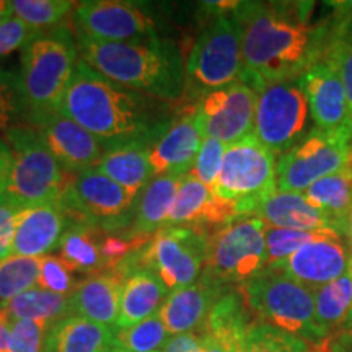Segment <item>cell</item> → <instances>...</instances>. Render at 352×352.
I'll use <instances>...</instances> for the list:
<instances>
[{"label":"cell","mask_w":352,"mask_h":352,"mask_svg":"<svg viewBox=\"0 0 352 352\" xmlns=\"http://www.w3.org/2000/svg\"><path fill=\"white\" fill-rule=\"evenodd\" d=\"M315 16V2H236L240 26L241 82L256 94L274 83L298 80L327 57L334 41V19Z\"/></svg>","instance_id":"1"},{"label":"cell","mask_w":352,"mask_h":352,"mask_svg":"<svg viewBox=\"0 0 352 352\" xmlns=\"http://www.w3.org/2000/svg\"><path fill=\"white\" fill-rule=\"evenodd\" d=\"M168 103L118 85L78 60L59 111L95 135L108 151L114 145L152 138L170 121Z\"/></svg>","instance_id":"2"},{"label":"cell","mask_w":352,"mask_h":352,"mask_svg":"<svg viewBox=\"0 0 352 352\" xmlns=\"http://www.w3.org/2000/svg\"><path fill=\"white\" fill-rule=\"evenodd\" d=\"M77 46L80 60L118 85L170 103L183 98L186 63L173 43L158 36L138 43H100L77 34Z\"/></svg>","instance_id":"3"},{"label":"cell","mask_w":352,"mask_h":352,"mask_svg":"<svg viewBox=\"0 0 352 352\" xmlns=\"http://www.w3.org/2000/svg\"><path fill=\"white\" fill-rule=\"evenodd\" d=\"M204 6L214 16L197 34L186 59V83L179 108H195L206 95L241 82L243 74L241 33L232 13L233 3L208 2Z\"/></svg>","instance_id":"4"},{"label":"cell","mask_w":352,"mask_h":352,"mask_svg":"<svg viewBox=\"0 0 352 352\" xmlns=\"http://www.w3.org/2000/svg\"><path fill=\"white\" fill-rule=\"evenodd\" d=\"M78 46L67 25L47 30L21 52L20 87L26 114L59 109L78 64Z\"/></svg>","instance_id":"5"},{"label":"cell","mask_w":352,"mask_h":352,"mask_svg":"<svg viewBox=\"0 0 352 352\" xmlns=\"http://www.w3.org/2000/svg\"><path fill=\"white\" fill-rule=\"evenodd\" d=\"M239 290L259 323L283 329L314 346H323L329 340L316 321L314 290L284 272L264 270Z\"/></svg>","instance_id":"6"},{"label":"cell","mask_w":352,"mask_h":352,"mask_svg":"<svg viewBox=\"0 0 352 352\" xmlns=\"http://www.w3.org/2000/svg\"><path fill=\"white\" fill-rule=\"evenodd\" d=\"M13 155L7 195L23 208L51 204L63 199L72 171H67L44 145L30 124H15L6 132Z\"/></svg>","instance_id":"7"},{"label":"cell","mask_w":352,"mask_h":352,"mask_svg":"<svg viewBox=\"0 0 352 352\" xmlns=\"http://www.w3.org/2000/svg\"><path fill=\"white\" fill-rule=\"evenodd\" d=\"M277 155L254 134L227 145L215 195L230 201L240 217L256 214L259 206L277 191Z\"/></svg>","instance_id":"8"},{"label":"cell","mask_w":352,"mask_h":352,"mask_svg":"<svg viewBox=\"0 0 352 352\" xmlns=\"http://www.w3.org/2000/svg\"><path fill=\"white\" fill-rule=\"evenodd\" d=\"M266 267V222L259 217H239L209 230L204 274L232 289L258 276Z\"/></svg>","instance_id":"9"},{"label":"cell","mask_w":352,"mask_h":352,"mask_svg":"<svg viewBox=\"0 0 352 352\" xmlns=\"http://www.w3.org/2000/svg\"><path fill=\"white\" fill-rule=\"evenodd\" d=\"M70 223L100 227L107 233L127 230L135 197L96 168L74 173L63 199Z\"/></svg>","instance_id":"10"},{"label":"cell","mask_w":352,"mask_h":352,"mask_svg":"<svg viewBox=\"0 0 352 352\" xmlns=\"http://www.w3.org/2000/svg\"><path fill=\"white\" fill-rule=\"evenodd\" d=\"M352 155L349 131H323L314 127L305 138L277 158V189L305 192L311 184L341 170Z\"/></svg>","instance_id":"11"},{"label":"cell","mask_w":352,"mask_h":352,"mask_svg":"<svg viewBox=\"0 0 352 352\" xmlns=\"http://www.w3.org/2000/svg\"><path fill=\"white\" fill-rule=\"evenodd\" d=\"M208 236L209 228L164 227L140 252V266L158 276L171 292L188 287L204 272Z\"/></svg>","instance_id":"12"},{"label":"cell","mask_w":352,"mask_h":352,"mask_svg":"<svg viewBox=\"0 0 352 352\" xmlns=\"http://www.w3.org/2000/svg\"><path fill=\"white\" fill-rule=\"evenodd\" d=\"M311 114L298 80L274 83L258 94L254 131L259 142L283 155L310 132Z\"/></svg>","instance_id":"13"},{"label":"cell","mask_w":352,"mask_h":352,"mask_svg":"<svg viewBox=\"0 0 352 352\" xmlns=\"http://www.w3.org/2000/svg\"><path fill=\"white\" fill-rule=\"evenodd\" d=\"M256 101V91L243 82L206 95L195 107V121L202 139L232 145L253 134Z\"/></svg>","instance_id":"14"},{"label":"cell","mask_w":352,"mask_h":352,"mask_svg":"<svg viewBox=\"0 0 352 352\" xmlns=\"http://www.w3.org/2000/svg\"><path fill=\"white\" fill-rule=\"evenodd\" d=\"M77 34L100 43H138L155 38L153 20L142 8L120 0H91L74 10Z\"/></svg>","instance_id":"15"},{"label":"cell","mask_w":352,"mask_h":352,"mask_svg":"<svg viewBox=\"0 0 352 352\" xmlns=\"http://www.w3.org/2000/svg\"><path fill=\"white\" fill-rule=\"evenodd\" d=\"M28 124L56 157V160L67 171L95 168L100 158L107 152L103 142L91 135L80 124L65 116L59 109L26 114Z\"/></svg>","instance_id":"16"},{"label":"cell","mask_w":352,"mask_h":352,"mask_svg":"<svg viewBox=\"0 0 352 352\" xmlns=\"http://www.w3.org/2000/svg\"><path fill=\"white\" fill-rule=\"evenodd\" d=\"M201 145L202 135L195 121V108H178L175 120L158 127L148 140V164L152 178L166 175H189L195 166Z\"/></svg>","instance_id":"17"},{"label":"cell","mask_w":352,"mask_h":352,"mask_svg":"<svg viewBox=\"0 0 352 352\" xmlns=\"http://www.w3.org/2000/svg\"><path fill=\"white\" fill-rule=\"evenodd\" d=\"M305 94L315 127L323 131H351L349 108L340 72L329 57H324L298 78Z\"/></svg>","instance_id":"18"},{"label":"cell","mask_w":352,"mask_h":352,"mask_svg":"<svg viewBox=\"0 0 352 352\" xmlns=\"http://www.w3.org/2000/svg\"><path fill=\"white\" fill-rule=\"evenodd\" d=\"M351 259L352 252L342 241V236L327 235L303 245L276 271L315 290L344 274Z\"/></svg>","instance_id":"19"},{"label":"cell","mask_w":352,"mask_h":352,"mask_svg":"<svg viewBox=\"0 0 352 352\" xmlns=\"http://www.w3.org/2000/svg\"><path fill=\"white\" fill-rule=\"evenodd\" d=\"M228 290L204 272L195 284L173 290L158 311L170 336L202 331L212 307Z\"/></svg>","instance_id":"20"},{"label":"cell","mask_w":352,"mask_h":352,"mask_svg":"<svg viewBox=\"0 0 352 352\" xmlns=\"http://www.w3.org/2000/svg\"><path fill=\"white\" fill-rule=\"evenodd\" d=\"M67 227L69 219L60 201L23 208L16 215L12 254L23 258L47 256L59 246Z\"/></svg>","instance_id":"21"},{"label":"cell","mask_w":352,"mask_h":352,"mask_svg":"<svg viewBox=\"0 0 352 352\" xmlns=\"http://www.w3.org/2000/svg\"><path fill=\"white\" fill-rule=\"evenodd\" d=\"M239 217L230 201L222 199L215 195L214 189L206 186L195 176L186 175L176 192L165 227L188 226L212 230Z\"/></svg>","instance_id":"22"},{"label":"cell","mask_w":352,"mask_h":352,"mask_svg":"<svg viewBox=\"0 0 352 352\" xmlns=\"http://www.w3.org/2000/svg\"><path fill=\"white\" fill-rule=\"evenodd\" d=\"M254 217L264 220L270 227L289 230L334 233L340 236H347L349 230V223L315 208L303 192H284L279 189L259 206Z\"/></svg>","instance_id":"23"},{"label":"cell","mask_w":352,"mask_h":352,"mask_svg":"<svg viewBox=\"0 0 352 352\" xmlns=\"http://www.w3.org/2000/svg\"><path fill=\"white\" fill-rule=\"evenodd\" d=\"M124 280L113 272L87 277L69 297L70 315L80 316L104 327H116Z\"/></svg>","instance_id":"24"},{"label":"cell","mask_w":352,"mask_h":352,"mask_svg":"<svg viewBox=\"0 0 352 352\" xmlns=\"http://www.w3.org/2000/svg\"><path fill=\"white\" fill-rule=\"evenodd\" d=\"M183 178L184 176L179 175L152 178L135 199L129 227L121 233L132 236H153L162 230L166 226V219Z\"/></svg>","instance_id":"25"},{"label":"cell","mask_w":352,"mask_h":352,"mask_svg":"<svg viewBox=\"0 0 352 352\" xmlns=\"http://www.w3.org/2000/svg\"><path fill=\"white\" fill-rule=\"evenodd\" d=\"M139 139L131 142L114 145L100 158L95 168L111 178L114 183L124 188L129 195L138 199L140 191L152 179L151 164H148V140Z\"/></svg>","instance_id":"26"},{"label":"cell","mask_w":352,"mask_h":352,"mask_svg":"<svg viewBox=\"0 0 352 352\" xmlns=\"http://www.w3.org/2000/svg\"><path fill=\"white\" fill-rule=\"evenodd\" d=\"M170 290L152 271L142 270L127 277L121 292L120 315L114 329H124L160 311Z\"/></svg>","instance_id":"27"},{"label":"cell","mask_w":352,"mask_h":352,"mask_svg":"<svg viewBox=\"0 0 352 352\" xmlns=\"http://www.w3.org/2000/svg\"><path fill=\"white\" fill-rule=\"evenodd\" d=\"M114 347V329L69 315L51 324L43 352H107Z\"/></svg>","instance_id":"28"},{"label":"cell","mask_w":352,"mask_h":352,"mask_svg":"<svg viewBox=\"0 0 352 352\" xmlns=\"http://www.w3.org/2000/svg\"><path fill=\"white\" fill-rule=\"evenodd\" d=\"M107 232L100 227L87 223H70L57 246L60 258L69 264L70 270L83 274H101L104 263L101 256V243Z\"/></svg>","instance_id":"29"},{"label":"cell","mask_w":352,"mask_h":352,"mask_svg":"<svg viewBox=\"0 0 352 352\" xmlns=\"http://www.w3.org/2000/svg\"><path fill=\"white\" fill-rule=\"evenodd\" d=\"M8 323L19 320L44 321L54 324L56 321L70 315L69 297L52 294L41 287H33L20 294L0 310Z\"/></svg>","instance_id":"30"},{"label":"cell","mask_w":352,"mask_h":352,"mask_svg":"<svg viewBox=\"0 0 352 352\" xmlns=\"http://www.w3.org/2000/svg\"><path fill=\"white\" fill-rule=\"evenodd\" d=\"M303 195L315 208L349 223L352 212V155L341 170L311 184Z\"/></svg>","instance_id":"31"},{"label":"cell","mask_w":352,"mask_h":352,"mask_svg":"<svg viewBox=\"0 0 352 352\" xmlns=\"http://www.w3.org/2000/svg\"><path fill=\"white\" fill-rule=\"evenodd\" d=\"M316 321L329 334L338 333L352 307V259L338 279L314 290Z\"/></svg>","instance_id":"32"},{"label":"cell","mask_w":352,"mask_h":352,"mask_svg":"<svg viewBox=\"0 0 352 352\" xmlns=\"http://www.w3.org/2000/svg\"><path fill=\"white\" fill-rule=\"evenodd\" d=\"M41 258L8 256L0 261V310L26 290L38 287Z\"/></svg>","instance_id":"33"},{"label":"cell","mask_w":352,"mask_h":352,"mask_svg":"<svg viewBox=\"0 0 352 352\" xmlns=\"http://www.w3.org/2000/svg\"><path fill=\"white\" fill-rule=\"evenodd\" d=\"M168 340L170 333L158 314L134 327L114 329V347L126 352H158Z\"/></svg>","instance_id":"34"},{"label":"cell","mask_w":352,"mask_h":352,"mask_svg":"<svg viewBox=\"0 0 352 352\" xmlns=\"http://www.w3.org/2000/svg\"><path fill=\"white\" fill-rule=\"evenodd\" d=\"M13 15L39 32L64 25V20L76 10L72 0H13Z\"/></svg>","instance_id":"35"},{"label":"cell","mask_w":352,"mask_h":352,"mask_svg":"<svg viewBox=\"0 0 352 352\" xmlns=\"http://www.w3.org/2000/svg\"><path fill=\"white\" fill-rule=\"evenodd\" d=\"M246 352H320V346L256 321L246 334Z\"/></svg>","instance_id":"36"},{"label":"cell","mask_w":352,"mask_h":352,"mask_svg":"<svg viewBox=\"0 0 352 352\" xmlns=\"http://www.w3.org/2000/svg\"><path fill=\"white\" fill-rule=\"evenodd\" d=\"M327 235H334V233L300 232L266 226V267L264 270L276 271L303 245Z\"/></svg>","instance_id":"37"},{"label":"cell","mask_w":352,"mask_h":352,"mask_svg":"<svg viewBox=\"0 0 352 352\" xmlns=\"http://www.w3.org/2000/svg\"><path fill=\"white\" fill-rule=\"evenodd\" d=\"M72 272L69 264L60 256H54V254L43 256L38 287L50 290L52 294H59V296L70 297L78 285Z\"/></svg>","instance_id":"38"},{"label":"cell","mask_w":352,"mask_h":352,"mask_svg":"<svg viewBox=\"0 0 352 352\" xmlns=\"http://www.w3.org/2000/svg\"><path fill=\"white\" fill-rule=\"evenodd\" d=\"M226 148L227 145L220 142V140L202 139L201 151L197 153L195 166L189 171V175L195 176L196 179H199L201 183H204L210 189H215L220 170H222Z\"/></svg>","instance_id":"39"},{"label":"cell","mask_w":352,"mask_h":352,"mask_svg":"<svg viewBox=\"0 0 352 352\" xmlns=\"http://www.w3.org/2000/svg\"><path fill=\"white\" fill-rule=\"evenodd\" d=\"M26 114L23 95H21L20 77L8 72H0V132L13 127L21 114Z\"/></svg>","instance_id":"40"},{"label":"cell","mask_w":352,"mask_h":352,"mask_svg":"<svg viewBox=\"0 0 352 352\" xmlns=\"http://www.w3.org/2000/svg\"><path fill=\"white\" fill-rule=\"evenodd\" d=\"M51 324L44 321L19 320L10 323V352H43Z\"/></svg>","instance_id":"41"},{"label":"cell","mask_w":352,"mask_h":352,"mask_svg":"<svg viewBox=\"0 0 352 352\" xmlns=\"http://www.w3.org/2000/svg\"><path fill=\"white\" fill-rule=\"evenodd\" d=\"M44 32L26 25L19 16L12 15L0 23V57L12 54L13 51L25 50L30 43L41 36Z\"/></svg>","instance_id":"42"},{"label":"cell","mask_w":352,"mask_h":352,"mask_svg":"<svg viewBox=\"0 0 352 352\" xmlns=\"http://www.w3.org/2000/svg\"><path fill=\"white\" fill-rule=\"evenodd\" d=\"M327 57L333 60L340 72L349 108V126L352 131V36H334Z\"/></svg>","instance_id":"43"},{"label":"cell","mask_w":352,"mask_h":352,"mask_svg":"<svg viewBox=\"0 0 352 352\" xmlns=\"http://www.w3.org/2000/svg\"><path fill=\"white\" fill-rule=\"evenodd\" d=\"M21 209L23 206L12 196H0V261L12 256L16 215Z\"/></svg>","instance_id":"44"},{"label":"cell","mask_w":352,"mask_h":352,"mask_svg":"<svg viewBox=\"0 0 352 352\" xmlns=\"http://www.w3.org/2000/svg\"><path fill=\"white\" fill-rule=\"evenodd\" d=\"M334 19L336 36H352V2H328Z\"/></svg>","instance_id":"45"},{"label":"cell","mask_w":352,"mask_h":352,"mask_svg":"<svg viewBox=\"0 0 352 352\" xmlns=\"http://www.w3.org/2000/svg\"><path fill=\"white\" fill-rule=\"evenodd\" d=\"M164 352H201V334L184 333L170 336Z\"/></svg>","instance_id":"46"},{"label":"cell","mask_w":352,"mask_h":352,"mask_svg":"<svg viewBox=\"0 0 352 352\" xmlns=\"http://www.w3.org/2000/svg\"><path fill=\"white\" fill-rule=\"evenodd\" d=\"M13 166V155L10 147L3 139H0V196L7 195L10 184Z\"/></svg>","instance_id":"47"},{"label":"cell","mask_w":352,"mask_h":352,"mask_svg":"<svg viewBox=\"0 0 352 352\" xmlns=\"http://www.w3.org/2000/svg\"><path fill=\"white\" fill-rule=\"evenodd\" d=\"M327 352H352V331L341 329L324 342Z\"/></svg>","instance_id":"48"},{"label":"cell","mask_w":352,"mask_h":352,"mask_svg":"<svg viewBox=\"0 0 352 352\" xmlns=\"http://www.w3.org/2000/svg\"><path fill=\"white\" fill-rule=\"evenodd\" d=\"M246 334H248V331L230 334V336L223 338L219 342L222 344L226 352H246Z\"/></svg>","instance_id":"49"},{"label":"cell","mask_w":352,"mask_h":352,"mask_svg":"<svg viewBox=\"0 0 352 352\" xmlns=\"http://www.w3.org/2000/svg\"><path fill=\"white\" fill-rule=\"evenodd\" d=\"M201 352H226V349L210 334L201 331Z\"/></svg>","instance_id":"50"},{"label":"cell","mask_w":352,"mask_h":352,"mask_svg":"<svg viewBox=\"0 0 352 352\" xmlns=\"http://www.w3.org/2000/svg\"><path fill=\"white\" fill-rule=\"evenodd\" d=\"M8 341H10V323L0 314V352H10Z\"/></svg>","instance_id":"51"},{"label":"cell","mask_w":352,"mask_h":352,"mask_svg":"<svg viewBox=\"0 0 352 352\" xmlns=\"http://www.w3.org/2000/svg\"><path fill=\"white\" fill-rule=\"evenodd\" d=\"M13 15V7L12 2H7V0H0V23L3 20H7L8 16Z\"/></svg>","instance_id":"52"},{"label":"cell","mask_w":352,"mask_h":352,"mask_svg":"<svg viewBox=\"0 0 352 352\" xmlns=\"http://www.w3.org/2000/svg\"><path fill=\"white\" fill-rule=\"evenodd\" d=\"M341 329H347V331H352V307H351L349 314H347V316H346L344 324H342ZM341 329H340V331H341Z\"/></svg>","instance_id":"53"},{"label":"cell","mask_w":352,"mask_h":352,"mask_svg":"<svg viewBox=\"0 0 352 352\" xmlns=\"http://www.w3.org/2000/svg\"><path fill=\"white\" fill-rule=\"evenodd\" d=\"M347 236H349L351 252H352V212H351V215H349V230H347Z\"/></svg>","instance_id":"54"},{"label":"cell","mask_w":352,"mask_h":352,"mask_svg":"<svg viewBox=\"0 0 352 352\" xmlns=\"http://www.w3.org/2000/svg\"><path fill=\"white\" fill-rule=\"evenodd\" d=\"M107 352H122V351L118 349V347H111V349H108Z\"/></svg>","instance_id":"55"},{"label":"cell","mask_w":352,"mask_h":352,"mask_svg":"<svg viewBox=\"0 0 352 352\" xmlns=\"http://www.w3.org/2000/svg\"><path fill=\"white\" fill-rule=\"evenodd\" d=\"M320 352H327V349H324V344L320 346Z\"/></svg>","instance_id":"56"},{"label":"cell","mask_w":352,"mask_h":352,"mask_svg":"<svg viewBox=\"0 0 352 352\" xmlns=\"http://www.w3.org/2000/svg\"><path fill=\"white\" fill-rule=\"evenodd\" d=\"M122 352H126V351H122ZM158 352H160V351H158Z\"/></svg>","instance_id":"57"}]
</instances>
